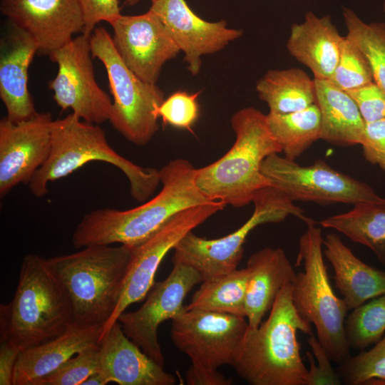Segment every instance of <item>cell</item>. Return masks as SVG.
<instances>
[{
	"instance_id": "obj_1",
	"label": "cell",
	"mask_w": 385,
	"mask_h": 385,
	"mask_svg": "<svg viewBox=\"0 0 385 385\" xmlns=\"http://www.w3.org/2000/svg\"><path fill=\"white\" fill-rule=\"evenodd\" d=\"M195 168L183 158L170 161L160 171V191L128 209L99 208L83 216L72 237L76 249L93 245L135 247L152 236L180 212L212 202L200 190Z\"/></svg>"
},
{
	"instance_id": "obj_2",
	"label": "cell",
	"mask_w": 385,
	"mask_h": 385,
	"mask_svg": "<svg viewBox=\"0 0 385 385\" xmlns=\"http://www.w3.org/2000/svg\"><path fill=\"white\" fill-rule=\"evenodd\" d=\"M73 323L70 300L47 259L25 255L14 295L0 305V341L22 351L56 338Z\"/></svg>"
},
{
	"instance_id": "obj_3",
	"label": "cell",
	"mask_w": 385,
	"mask_h": 385,
	"mask_svg": "<svg viewBox=\"0 0 385 385\" xmlns=\"http://www.w3.org/2000/svg\"><path fill=\"white\" fill-rule=\"evenodd\" d=\"M231 126L235 133L233 145L215 162L197 169L195 181L209 200L241 207L271 185L262 165L268 156L282 153V148L269 129L266 115L255 108L235 112Z\"/></svg>"
},
{
	"instance_id": "obj_4",
	"label": "cell",
	"mask_w": 385,
	"mask_h": 385,
	"mask_svg": "<svg viewBox=\"0 0 385 385\" xmlns=\"http://www.w3.org/2000/svg\"><path fill=\"white\" fill-rule=\"evenodd\" d=\"M292 289V282H287L267 319L256 328H247L234 367L250 384L306 385L308 369L300 356L297 332H312L311 324L294 308Z\"/></svg>"
},
{
	"instance_id": "obj_5",
	"label": "cell",
	"mask_w": 385,
	"mask_h": 385,
	"mask_svg": "<svg viewBox=\"0 0 385 385\" xmlns=\"http://www.w3.org/2000/svg\"><path fill=\"white\" fill-rule=\"evenodd\" d=\"M92 161L107 163L123 173L130 195L140 203L148 200L160 184L159 170L140 166L123 157L109 145L98 124L86 122L71 113L53 120L50 155L32 177L29 189L35 197H43L48 192L49 183Z\"/></svg>"
},
{
	"instance_id": "obj_6",
	"label": "cell",
	"mask_w": 385,
	"mask_h": 385,
	"mask_svg": "<svg viewBox=\"0 0 385 385\" xmlns=\"http://www.w3.org/2000/svg\"><path fill=\"white\" fill-rule=\"evenodd\" d=\"M81 249L47 260L70 300L73 322L103 327L120 299L131 247L107 245Z\"/></svg>"
},
{
	"instance_id": "obj_7",
	"label": "cell",
	"mask_w": 385,
	"mask_h": 385,
	"mask_svg": "<svg viewBox=\"0 0 385 385\" xmlns=\"http://www.w3.org/2000/svg\"><path fill=\"white\" fill-rule=\"evenodd\" d=\"M299 238L297 265L304 272L292 282V302L298 314L314 325L317 339L332 361L339 364L350 356L345 335V317L349 310L334 293L324 262L322 230L314 220L307 224Z\"/></svg>"
},
{
	"instance_id": "obj_8",
	"label": "cell",
	"mask_w": 385,
	"mask_h": 385,
	"mask_svg": "<svg viewBox=\"0 0 385 385\" xmlns=\"http://www.w3.org/2000/svg\"><path fill=\"white\" fill-rule=\"evenodd\" d=\"M93 58L103 64L113 96L109 122L125 139L137 145L149 143L159 129L158 108L165 100L157 84L145 82L123 61L113 38L103 27L91 34Z\"/></svg>"
},
{
	"instance_id": "obj_9",
	"label": "cell",
	"mask_w": 385,
	"mask_h": 385,
	"mask_svg": "<svg viewBox=\"0 0 385 385\" xmlns=\"http://www.w3.org/2000/svg\"><path fill=\"white\" fill-rule=\"evenodd\" d=\"M252 202L255 208L251 217L240 227L225 237L206 239L192 231L186 234L173 249V263L180 262L193 267L202 281L214 279L237 269L243 256L245 242L257 226L282 222L290 215L306 224L312 220L304 215L302 209L272 185L257 192Z\"/></svg>"
},
{
	"instance_id": "obj_10",
	"label": "cell",
	"mask_w": 385,
	"mask_h": 385,
	"mask_svg": "<svg viewBox=\"0 0 385 385\" xmlns=\"http://www.w3.org/2000/svg\"><path fill=\"white\" fill-rule=\"evenodd\" d=\"M262 172L272 186L289 200L319 203H385L367 184L330 167L322 160L302 166L295 160L279 155L268 156L262 163Z\"/></svg>"
},
{
	"instance_id": "obj_11",
	"label": "cell",
	"mask_w": 385,
	"mask_h": 385,
	"mask_svg": "<svg viewBox=\"0 0 385 385\" xmlns=\"http://www.w3.org/2000/svg\"><path fill=\"white\" fill-rule=\"evenodd\" d=\"M248 322L244 317L186 309L172 319L174 345L195 366L217 369L236 364Z\"/></svg>"
},
{
	"instance_id": "obj_12",
	"label": "cell",
	"mask_w": 385,
	"mask_h": 385,
	"mask_svg": "<svg viewBox=\"0 0 385 385\" xmlns=\"http://www.w3.org/2000/svg\"><path fill=\"white\" fill-rule=\"evenodd\" d=\"M225 207L224 203L217 201L185 209L144 242L131 247L130 260L120 297L111 318L103 327L101 340L129 306L147 296L155 284L158 269L168 252L173 250L186 234Z\"/></svg>"
},
{
	"instance_id": "obj_13",
	"label": "cell",
	"mask_w": 385,
	"mask_h": 385,
	"mask_svg": "<svg viewBox=\"0 0 385 385\" xmlns=\"http://www.w3.org/2000/svg\"><path fill=\"white\" fill-rule=\"evenodd\" d=\"M90 38L82 33L49 56L58 72L48 88L62 110L71 109L80 119L99 125L109 120L113 102L96 80Z\"/></svg>"
},
{
	"instance_id": "obj_14",
	"label": "cell",
	"mask_w": 385,
	"mask_h": 385,
	"mask_svg": "<svg viewBox=\"0 0 385 385\" xmlns=\"http://www.w3.org/2000/svg\"><path fill=\"white\" fill-rule=\"evenodd\" d=\"M173 264L168 276L154 284L141 307L133 312H123L118 319L126 336L162 366L165 359L158 339V327L183 311L185 298L202 282L193 267L180 262Z\"/></svg>"
},
{
	"instance_id": "obj_15",
	"label": "cell",
	"mask_w": 385,
	"mask_h": 385,
	"mask_svg": "<svg viewBox=\"0 0 385 385\" xmlns=\"http://www.w3.org/2000/svg\"><path fill=\"white\" fill-rule=\"evenodd\" d=\"M53 118L49 112L12 122L0 120V196L19 184L29 183L48 159L51 148Z\"/></svg>"
},
{
	"instance_id": "obj_16",
	"label": "cell",
	"mask_w": 385,
	"mask_h": 385,
	"mask_svg": "<svg viewBox=\"0 0 385 385\" xmlns=\"http://www.w3.org/2000/svg\"><path fill=\"white\" fill-rule=\"evenodd\" d=\"M110 25L125 64L145 82L157 84L163 65L180 51L163 23L148 10L140 15L121 14Z\"/></svg>"
},
{
	"instance_id": "obj_17",
	"label": "cell",
	"mask_w": 385,
	"mask_h": 385,
	"mask_svg": "<svg viewBox=\"0 0 385 385\" xmlns=\"http://www.w3.org/2000/svg\"><path fill=\"white\" fill-rule=\"evenodd\" d=\"M1 11L48 56L84 30L80 0H1Z\"/></svg>"
},
{
	"instance_id": "obj_18",
	"label": "cell",
	"mask_w": 385,
	"mask_h": 385,
	"mask_svg": "<svg viewBox=\"0 0 385 385\" xmlns=\"http://www.w3.org/2000/svg\"><path fill=\"white\" fill-rule=\"evenodd\" d=\"M163 23L191 74L201 68V56L217 53L239 38L242 31L227 27L224 20L210 22L195 14L185 0H156L149 9Z\"/></svg>"
},
{
	"instance_id": "obj_19",
	"label": "cell",
	"mask_w": 385,
	"mask_h": 385,
	"mask_svg": "<svg viewBox=\"0 0 385 385\" xmlns=\"http://www.w3.org/2000/svg\"><path fill=\"white\" fill-rule=\"evenodd\" d=\"M100 371L119 385H174V375L165 371L124 333L118 321L100 343Z\"/></svg>"
},
{
	"instance_id": "obj_20",
	"label": "cell",
	"mask_w": 385,
	"mask_h": 385,
	"mask_svg": "<svg viewBox=\"0 0 385 385\" xmlns=\"http://www.w3.org/2000/svg\"><path fill=\"white\" fill-rule=\"evenodd\" d=\"M13 26L14 29L1 41L0 98L6 118L19 122L37 113L28 88V71L38 47L29 34Z\"/></svg>"
},
{
	"instance_id": "obj_21",
	"label": "cell",
	"mask_w": 385,
	"mask_h": 385,
	"mask_svg": "<svg viewBox=\"0 0 385 385\" xmlns=\"http://www.w3.org/2000/svg\"><path fill=\"white\" fill-rule=\"evenodd\" d=\"M102 326L73 323L56 338L21 351L13 385H34L78 352L101 343Z\"/></svg>"
},
{
	"instance_id": "obj_22",
	"label": "cell",
	"mask_w": 385,
	"mask_h": 385,
	"mask_svg": "<svg viewBox=\"0 0 385 385\" xmlns=\"http://www.w3.org/2000/svg\"><path fill=\"white\" fill-rule=\"evenodd\" d=\"M246 267L248 279L245 312L248 327L256 328L270 311L279 292L296 273L284 251L280 247H265L253 253Z\"/></svg>"
},
{
	"instance_id": "obj_23",
	"label": "cell",
	"mask_w": 385,
	"mask_h": 385,
	"mask_svg": "<svg viewBox=\"0 0 385 385\" xmlns=\"http://www.w3.org/2000/svg\"><path fill=\"white\" fill-rule=\"evenodd\" d=\"M342 38L329 15L318 17L308 11L302 23L291 26L287 47L314 78L329 79L339 62Z\"/></svg>"
},
{
	"instance_id": "obj_24",
	"label": "cell",
	"mask_w": 385,
	"mask_h": 385,
	"mask_svg": "<svg viewBox=\"0 0 385 385\" xmlns=\"http://www.w3.org/2000/svg\"><path fill=\"white\" fill-rule=\"evenodd\" d=\"M323 245L324 255L334 272L335 285L348 309L385 293V271L359 260L337 234H327Z\"/></svg>"
},
{
	"instance_id": "obj_25",
	"label": "cell",
	"mask_w": 385,
	"mask_h": 385,
	"mask_svg": "<svg viewBox=\"0 0 385 385\" xmlns=\"http://www.w3.org/2000/svg\"><path fill=\"white\" fill-rule=\"evenodd\" d=\"M321 113V136L334 145L361 144L365 122L351 97L329 79L314 78Z\"/></svg>"
},
{
	"instance_id": "obj_26",
	"label": "cell",
	"mask_w": 385,
	"mask_h": 385,
	"mask_svg": "<svg viewBox=\"0 0 385 385\" xmlns=\"http://www.w3.org/2000/svg\"><path fill=\"white\" fill-rule=\"evenodd\" d=\"M256 91L274 113L297 112L317 102L314 79L295 68L268 71L258 81Z\"/></svg>"
},
{
	"instance_id": "obj_27",
	"label": "cell",
	"mask_w": 385,
	"mask_h": 385,
	"mask_svg": "<svg viewBox=\"0 0 385 385\" xmlns=\"http://www.w3.org/2000/svg\"><path fill=\"white\" fill-rule=\"evenodd\" d=\"M319 225L367 247L385 265V203L358 204L347 212L321 220Z\"/></svg>"
},
{
	"instance_id": "obj_28",
	"label": "cell",
	"mask_w": 385,
	"mask_h": 385,
	"mask_svg": "<svg viewBox=\"0 0 385 385\" xmlns=\"http://www.w3.org/2000/svg\"><path fill=\"white\" fill-rule=\"evenodd\" d=\"M267 123L284 157L295 160L321 136V113L317 105L289 113L266 115Z\"/></svg>"
},
{
	"instance_id": "obj_29",
	"label": "cell",
	"mask_w": 385,
	"mask_h": 385,
	"mask_svg": "<svg viewBox=\"0 0 385 385\" xmlns=\"http://www.w3.org/2000/svg\"><path fill=\"white\" fill-rule=\"evenodd\" d=\"M247 267L202 281L186 309L216 312L246 317Z\"/></svg>"
},
{
	"instance_id": "obj_30",
	"label": "cell",
	"mask_w": 385,
	"mask_h": 385,
	"mask_svg": "<svg viewBox=\"0 0 385 385\" xmlns=\"http://www.w3.org/2000/svg\"><path fill=\"white\" fill-rule=\"evenodd\" d=\"M343 16L347 36L364 53L374 82L385 92V24L365 23L349 8L344 9Z\"/></svg>"
},
{
	"instance_id": "obj_31",
	"label": "cell",
	"mask_w": 385,
	"mask_h": 385,
	"mask_svg": "<svg viewBox=\"0 0 385 385\" xmlns=\"http://www.w3.org/2000/svg\"><path fill=\"white\" fill-rule=\"evenodd\" d=\"M385 334V293L353 309L345 321L349 348L363 351Z\"/></svg>"
},
{
	"instance_id": "obj_32",
	"label": "cell",
	"mask_w": 385,
	"mask_h": 385,
	"mask_svg": "<svg viewBox=\"0 0 385 385\" xmlns=\"http://www.w3.org/2000/svg\"><path fill=\"white\" fill-rule=\"evenodd\" d=\"M337 373L347 385L385 384V335L371 349L340 364Z\"/></svg>"
},
{
	"instance_id": "obj_33",
	"label": "cell",
	"mask_w": 385,
	"mask_h": 385,
	"mask_svg": "<svg viewBox=\"0 0 385 385\" xmlns=\"http://www.w3.org/2000/svg\"><path fill=\"white\" fill-rule=\"evenodd\" d=\"M329 80L344 91L357 88L374 81L367 58L348 36L342 38L339 62Z\"/></svg>"
},
{
	"instance_id": "obj_34",
	"label": "cell",
	"mask_w": 385,
	"mask_h": 385,
	"mask_svg": "<svg viewBox=\"0 0 385 385\" xmlns=\"http://www.w3.org/2000/svg\"><path fill=\"white\" fill-rule=\"evenodd\" d=\"M100 367L99 345L78 352L34 385H82Z\"/></svg>"
},
{
	"instance_id": "obj_35",
	"label": "cell",
	"mask_w": 385,
	"mask_h": 385,
	"mask_svg": "<svg viewBox=\"0 0 385 385\" xmlns=\"http://www.w3.org/2000/svg\"><path fill=\"white\" fill-rule=\"evenodd\" d=\"M199 94L180 91L173 93L158 108V117L165 124L191 131L200 114Z\"/></svg>"
},
{
	"instance_id": "obj_36",
	"label": "cell",
	"mask_w": 385,
	"mask_h": 385,
	"mask_svg": "<svg viewBox=\"0 0 385 385\" xmlns=\"http://www.w3.org/2000/svg\"><path fill=\"white\" fill-rule=\"evenodd\" d=\"M312 352L307 351L309 362L306 385H340V377L331 365V359L326 350L312 333L307 339Z\"/></svg>"
},
{
	"instance_id": "obj_37",
	"label": "cell",
	"mask_w": 385,
	"mask_h": 385,
	"mask_svg": "<svg viewBox=\"0 0 385 385\" xmlns=\"http://www.w3.org/2000/svg\"><path fill=\"white\" fill-rule=\"evenodd\" d=\"M346 91L357 105L365 123L385 118V92L376 83Z\"/></svg>"
},
{
	"instance_id": "obj_38",
	"label": "cell",
	"mask_w": 385,
	"mask_h": 385,
	"mask_svg": "<svg viewBox=\"0 0 385 385\" xmlns=\"http://www.w3.org/2000/svg\"><path fill=\"white\" fill-rule=\"evenodd\" d=\"M360 145L365 159L385 171V118L366 123Z\"/></svg>"
},
{
	"instance_id": "obj_39",
	"label": "cell",
	"mask_w": 385,
	"mask_h": 385,
	"mask_svg": "<svg viewBox=\"0 0 385 385\" xmlns=\"http://www.w3.org/2000/svg\"><path fill=\"white\" fill-rule=\"evenodd\" d=\"M83 21L84 34L91 35L101 21L111 24L121 15L118 0H80Z\"/></svg>"
},
{
	"instance_id": "obj_40",
	"label": "cell",
	"mask_w": 385,
	"mask_h": 385,
	"mask_svg": "<svg viewBox=\"0 0 385 385\" xmlns=\"http://www.w3.org/2000/svg\"><path fill=\"white\" fill-rule=\"evenodd\" d=\"M21 351L14 344L0 341V385H13L14 369Z\"/></svg>"
},
{
	"instance_id": "obj_41",
	"label": "cell",
	"mask_w": 385,
	"mask_h": 385,
	"mask_svg": "<svg viewBox=\"0 0 385 385\" xmlns=\"http://www.w3.org/2000/svg\"><path fill=\"white\" fill-rule=\"evenodd\" d=\"M189 385H230L232 380L217 369H209L191 365L185 375Z\"/></svg>"
},
{
	"instance_id": "obj_42",
	"label": "cell",
	"mask_w": 385,
	"mask_h": 385,
	"mask_svg": "<svg viewBox=\"0 0 385 385\" xmlns=\"http://www.w3.org/2000/svg\"><path fill=\"white\" fill-rule=\"evenodd\" d=\"M110 383L106 375L101 371L93 373L88 376L82 385H106Z\"/></svg>"
},
{
	"instance_id": "obj_43",
	"label": "cell",
	"mask_w": 385,
	"mask_h": 385,
	"mask_svg": "<svg viewBox=\"0 0 385 385\" xmlns=\"http://www.w3.org/2000/svg\"><path fill=\"white\" fill-rule=\"evenodd\" d=\"M140 0H125V4L128 6H133L135 4H136L138 2H139ZM151 2H154L156 0H150Z\"/></svg>"
},
{
	"instance_id": "obj_44",
	"label": "cell",
	"mask_w": 385,
	"mask_h": 385,
	"mask_svg": "<svg viewBox=\"0 0 385 385\" xmlns=\"http://www.w3.org/2000/svg\"><path fill=\"white\" fill-rule=\"evenodd\" d=\"M384 11H385V3H384Z\"/></svg>"
}]
</instances>
